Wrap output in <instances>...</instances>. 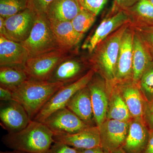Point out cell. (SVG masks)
I'll list each match as a JSON object with an SVG mask.
<instances>
[{
    "instance_id": "obj_19",
    "label": "cell",
    "mask_w": 153,
    "mask_h": 153,
    "mask_svg": "<svg viewBox=\"0 0 153 153\" xmlns=\"http://www.w3.org/2000/svg\"><path fill=\"white\" fill-rule=\"evenodd\" d=\"M149 137L142 118H134L129 123L127 136L122 146L127 153H143Z\"/></svg>"
},
{
    "instance_id": "obj_37",
    "label": "cell",
    "mask_w": 153,
    "mask_h": 153,
    "mask_svg": "<svg viewBox=\"0 0 153 153\" xmlns=\"http://www.w3.org/2000/svg\"><path fill=\"white\" fill-rule=\"evenodd\" d=\"M151 102H152V103L148 108L147 111V116L150 123L153 127V101Z\"/></svg>"
},
{
    "instance_id": "obj_26",
    "label": "cell",
    "mask_w": 153,
    "mask_h": 153,
    "mask_svg": "<svg viewBox=\"0 0 153 153\" xmlns=\"http://www.w3.org/2000/svg\"><path fill=\"white\" fill-rule=\"evenodd\" d=\"M97 16L81 8L78 14L72 21L71 24L77 33L84 35L94 24Z\"/></svg>"
},
{
    "instance_id": "obj_35",
    "label": "cell",
    "mask_w": 153,
    "mask_h": 153,
    "mask_svg": "<svg viewBox=\"0 0 153 153\" xmlns=\"http://www.w3.org/2000/svg\"><path fill=\"white\" fill-rule=\"evenodd\" d=\"M79 153H110L107 152L101 146L88 149H78Z\"/></svg>"
},
{
    "instance_id": "obj_20",
    "label": "cell",
    "mask_w": 153,
    "mask_h": 153,
    "mask_svg": "<svg viewBox=\"0 0 153 153\" xmlns=\"http://www.w3.org/2000/svg\"><path fill=\"white\" fill-rule=\"evenodd\" d=\"M81 120L90 126L94 120L90 91L88 86L77 91L66 106Z\"/></svg>"
},
{
    "instance_id": "obj_4",
    "label": "cell",
    "mask_w": 153,
    "mask_h": 153,
    "mask_svg": "<svg viewBox=\"0 0 153 153\" xmlns=\"http://www.w3.org/2000/svg\"><path fill=\"white\" fill-rule=\"evenodd\" d=\"M21 44L30 57L61 49L46 14L37 15L30 36Z\"/></svg>"
},
{
    "instance_id": "obj_30",
    "label": "cell",
    "mask_w": 153,
    "mask_h": 153,
    "mask_svg": "<svg viewBox=\"0 0 153 153\" xmlns=\"http://www.w3.org/2000/svg\"><path fill=\"white\" fill-rule=\"evenodd\" d=\"M80 7L97 16L107 0H78Z\"/></svg>"
},
{
    "instance_id": "obj_21",
    "label": "cell",
    "mask_w": 153,
    "mask_h": 153,
    "mask_svg": "<svg viewBox=\"0 0 153 153\" xmlns=\"http://www.w3.org/2000/svg\"><path fill=\"white\" fill-rule=\"evenodd\" d=\"M50 22L61 49L73 51L84 37V35L77 33L74 30L71 21Z\"/></svg>"
},
{
    "instance_id": "obj_22",
    "label": "cell",
    "mask_w": 153,
    "mask_h": 153,
    "mask_svg": "<svg viewBox=\"0 0 153 153\" xmlns=\"http://www.w3.org/2000/svg\"><path fill=\"white\" fill-rule=\"evenodd\" d=\"M80 10L78 0H53L46 15L50 22L71 21Z\"/></svg>"
},
{
    "instance_id": "obj_13",
    "label": "cell",
    "mask_w": 153,
    "mask_h": 153,
    "mask_svg": "<svg viewBox=\"0 0 153 153\" xmlns=\"http://www.w3.org/2000/svg\"><path fill=\"white\" fill-rule=\"evenodd\" d=\"M55 142L63 143L79 150L101 146L98 126H90L75 133L54 135Z\"/></svg>"
},
{
    "instance_id": "obj_29",
    "label": "cell",
    "mask_w": 153,
    "mask_h": 153,
    "mask_svg": "<svg viewBox=\"0 0 153 153\" xmlns=\"http://www.w3.org/2000/svg\"><path fill=\"white\" fill-rule=\"evenodd\" d=\"M131 26L140 35L147 46L149 48H153V25H131Z\"/></svg>"
},
{
    "instance_id": "obj_10",
    "label": "cell",
    "mask_w": 153,
    "mask_h": 153,
    "mask_svg": "<svg viewBox=\"0 0 153 153\" xmlns=\"http://www.w3.org/2000/svg\"><path fill=\"white\" fill-rule=\"evenodd\" d=\"M128 23H130L129 18L125 10L119 11L111 16H106L93 34L85 40L82 45V49L87 50L90 54L101 41Z\"/></svg>"
},
{
    "instance_id": "obj_31",
    "label": "cell",
    "mask_w": 153,
    "mask_h": 153,
    "mask_svg": "<svg viewBox=\"0 0 153 153\" xmlns=\"http://www.w3.org/2000/svg\"><path fill=\"white\" fill-rule=\"evenodd\" d=\"M53 0H28V8L37 15L46 14Z\"/></svg>"
},
{
    "instance_id": "obj_34",
    "label": "cell",
    "mask_w": 153,
    "mask_h": 153,
    "mask_svg": "<svg viewBox=\"0 0 153 153\" xmlns=\"http://www.w3.org/2000/svg\"><path fill=\"white\" fill-rule=\"evenodd\" d=\"M0 100L2 101L13 100V91L5 88L0 86Z\"/></svg>"
},
{
    "instance_id": "obj_15",
    "label": "cell",
    "mask_w": 153,
    "mask_h": 153,
    "mask_svg": "<svg viewBox=\"0 0 153 153\" xmlns=\"http://www.w3.org/2000/svg\"><path fill=\"white\" fill-rule=\"evenodd\" d=\"M87 63L84 59L76 58L72 55L57 66L48 81L64 85L75 82L85 75L82 73Z\"/></svg>"
},
{
    "instance_id": "obj_40",
    "label": "cell",
    "mask_w": 153,
    "mask_h": 153,
    "mask_svg": "<svg viewBox=\"0 0 153 153\" xmlns=\"http://www.w3.org/2000/svg\"><path fill=\"white\" fill-rule=\"evenodd\" d=\"M149 49L150 52V53L151 54V55H152V57L153 58V48H149Z\"/></svg>"
},
{
    "instance_id": "obj_8",
    "label": "cell",
    "mask_w": 153,
    "mask_h": 153,
    "mask_svg": "<svg viewBox=\"0 0 153 153\" xmlns=\"http://www.w3.org/2000/svg\"><path fill=\"white\" fill-rule=\"evenodd\" d=\"M42 123L47 126L54 135L75 133L90 126L66 107L52 113Z\"/></svg>"
},
{
    "instance_id": "obj_11",
    "label": "cell",
    "mask_w": 153,
    "mask_h": 153,
    "mask_svg": "<svg viewBox=\"0 0 153 153\" xmlns=\"http://www.w3.org/2000/svg\"><path fill=\"white\" fill-rule=\"evenodd\" d=\"M128 123L106 119L99 126L102 147L109 153L122 147L128 133Z\"/></svg>"
},
{
    "instance_id": "obj_9",
    "label": "cell",
    "mask_w": 153,
    "mask_h": 153,
    "mask_svg": "<svg viewBox=\"0 0 153 153\" xmlns=\"http://www.w3.org/2000/svg\"><path fill=\"white\" fill-rule=\"evenodd\" d=\"M135 31L130 25L126 29L121 41L115 77L113 83L132 80L133 40Z\"/></svg>"
},
{
    "instance_id": "obj_27",
    "label": "cell",
    "mask_w": 153,
    "mask_h": 153,
    "mask_svg": "<svg viewBox=\"0 0 153 153\" xmlns=\"http://www.w3.org/2000/svg\"><path fill=\"white\" fill-rule=\"evenodd\" d=\"M28 0H0V16H11L27 8Z\"/></svg>"
},
{
    "instance_id": "obj_14",
    "label": "cell",
    "mask_w": 153,
    "mask_h": 153,
    "mask_svg": "<svg viewBox=\"0 0 153 153\" xmlns=\"http://www.w3.org/2000/svg\"><path fill=\"white\" fill-rule=\"evenodd\" d=\"M94 75L87 86L90 91L94 120L96 126L99 127L106 119L108 100L106 82Z\"/></svg>"
},
{
    "instance_id": "obj_24",
    "label": "cell",
    "mask_w": 153,
    "mask_h": 153,
    "mask_svg": "<svg viewBox=\"0 0 153 153\" xmlns=\"http://www.w3.org/2000/svg\"><path fill=\"white\" fill-rule=\"evenodd\" d=\"M28 79L29 77L24 67H0V86L13 91Z\"/></svg>"
},
{
    "instance_id": "obj_7",
    "label": "cell",
    "mask_w": 153,
    "mask_h": 153,
    "mask_svg": "<svg viewBox=\"0 0 153 153\" xmlns=\"http://www.w3.org/2000/svg\"><path fill=\"white\" fill-rule=\"evenodd\" d=\"M37 14L30 9H26L5 19L2 35L11 41L21 43L30 36Z\"/></svg>"
},
{
    "instance_id": "obj_5",
    "label": "cell",
    "mask_w": 153,
    "mask_h": 153,
    "mask_svg": "<svg viewBox=\"0 0 153 153\" xmlns=\"http://www.w3.org/2000/svg\"><path fill=\"white\" fill-rule=\"evenodd\" d=\"M73 54L72 51L56 49L30 57L24 68L29 79L48 81L57 66Z\"/></svg>"
},
{
    "instance_id": "obj_3",
    "label": "cell",
    "mask_w": 153,
    "mask_h": 153,
    "mask_svg": "<svg viewBox=\"0 0 153 153\" xmlns=\"http://www.w3.org/2000/svg\"><path fill=\"white\" fill-rule=\"evenodd\" d=\"M64 85L61 82L28 79L13 91V99L24 107L33 120L52 96Z\"/></svg>"
},
{
    "instance_id": "obj_18",
    "label": "cell",
    "mask_w": 153,
    "mask_h": 153,
    "mask_svg": "<svg viewBox=\"0 0 153 153\" xmlns=\"http://www.w3.org/2000/svg\"><path fill=\"white\" fill-rule=\"evenodd\" d=\"M133 40L132 81L138 84L146 69L153 62L149 47L135 31Z\"/></svg>"
},
{
    "instance_id": "obj_17",
    "label": "cell",
    "mask_w": 153,
    "mask_h": 153,
    "mask_svg": "<svg viewBox=\"0 0 153 153\" xmlns=\"http://www.w3.org/2000/svg\"><path fill=\"white\" fill-rule=\"evenodd\" d=\"M114 83L120 91L131 117L142 118L145 113L144 104L138 85L132 79Z\"/></svg>"
},
{
    "instance_id": "obj_41",
    "label": "cell",
    "mask_w": 153,
    "mask_h": 153,
    "mask_svg": "<svg viewBox=\"0 0 153 153\" xmlns=\"http://www.w3.org/2000/svg\"><path fill=\"white\" fill-rule=\"evenodd\" d=\"M153 5V0H148Z\"/></svg>"
},
{
    "instance_id": "obj_32",
    "label": "cell",
    "mask_w": 153,
    "mask_h": 153,
    "mask_svg": "<svg viewBox=\"0 0 153 153\" xmlns=\"http://www.w3.org/2000/svg\"><path fill=\"white\" fill-rule=\"evenodd\" d=\"M140 0H113L111 9L107 16H111L121 10H125L135 4Z\"/></svg>"
},
{
    "instance_id": "obj_33",
    "label": "cell",
    "mask_w": 153,
    "mask_h": 153,
    "mask_svg": "<svg viewBox=\"0 0 153 153\" xmlns=\"http://www.w3.org/2000/svg\"><path fill=\"white\" fill-rule=\"evenodd\" d=\"M47 153H79L78 149L58 142H54Z\"/></svg>"
},
{
    "instance_id": "obj_39",
    "label": "cell",
    "mask_w": 153,
    "mask_h": 153,
    "mask_svg": "<svg viewBox=\"0 0 153 153\" xmlns=\"http://www.w3.org/2000/svg\"><path fill=\"white\" fill-rule=\"evenodd\" d=\"M0 153H27L21 151L13 150L12 151H5V152H1Z\"/></svg>"
},
{
    "instance_id": "obj_16",
    "label": "cell",
    "mask_w": 153,
    "mask_h": 153,
    "mask_svg": "<svg viewBox=\"0 0 153 153\" xmlns=\"http://www.w3.org/2000/svg\"><path fill=\"white\" fill-rule=\"evenodd\" d=\"M29 58L27 51L21 43L11 41L0 35V67H24Z\"/></svg>"
},
{
    "instance_id": "obj_38",
    "label": "cell",
    "mask_w": 153,
    "mask_h": 153,
    "mask_svg": "<svg viewBox=\"0 0 153 153\" xmlns=\"http://www.w3.org/2000/svg\"><path fill=\"white\" fill-rule=\"evenodd\" d=\"M110 153H127L122 148H120L119 149H118L115 150L113 151Z\"/></svg>"
},
{
    "instance_id": "obj_23",
    "label": "cell",
    "mask_w": 153,
    "mask_h": 153,
    "mask_svg": "<svg viewBox=\"0 0 153 153\" xmlns=\"http://www.w3.org/2000/svg\"><path fill=\"white\" fill-rule=\"evenodd\" d=\"M125 11L131 25H153V5L148 0H140Z\"/></svg>"
},
{
    "instance_id": "obj_6",
    "label": "cell",
    "mask_w": 153,
    "mask_h": 153,
    "mask_svg": "<svg viewBox=\"0 0 153 153\" xmlns=\"http://www.w3.org/2000/svg\"><path fill=\"white\" fill-rule=\"evenodd\" d=\"M95 72L91 69L87 73L75 82L63 85L57 91L33 120L43 123L48 116L57 110L66 107L71 97L77 91L86 87L90 82Z\"/></svg>"
},
{
    "instance_id": "obj_12",
    "label": "cell",
    "mask_w": 153,
    "mask_h": 153,
    "mask_svg": "<svg viewBox=\"0 0 153 153\" xmlns=\"http://www.w3.org/2000/svg\"><path fill=\"white\" fill-rule=\"evenodd\" d=\"M4 102L0 109L2 126L8 133L16 132L26 127L32 120L24 107L14 100Z\"/></svg>"
},
{
    "instance_id": "obj_2",
    "label": "cell",
    "mask_w": 153,
    "mask_h": 153,
    "mask_svg": "<svg viewBox=\"0 0 153 153\" xmlns=\"http://www.w3.org/2000/svg\"><path fill=\"white\" fill-rule=\"evenodd\" d=\"M130 25V23L123 25L101 41L88 58L91 69L99 72L108 83L114 81L121 41Z\"/></svg>"
},
{
    "instance_id": "obj_25",
    "label": "cell",
    "mask_w": 153,
    "mask_h": 153,
    "mask_svg": "<svg viewBox=\"0 0 153 153\" xmlns=\"http://www.w3.org/2000/svg\"><path fill=\"white\" fill-rule=\"evenodd\" d=\"M119 90H115L108 103L107 118L129 122L131 117Z\"/></svg>"
},
{
    "instance_id": "obj_1",
    "label": "cell",
    "mask_w": 153,
    "mask_h": 153,
    "mask_svg": "<svg viewBox=\"0 0 153 153\" xmlns=\"http://www.w3.org/2000/svg\"><path fill=\"white\" fill-rule=\"evenodd\" d=\"M7 147L27 153H47L54 143V134L42 123L32 120L20 131L8 133L2 138Z\"/></svg>"
},
{
    "instance_id": "obj_28",
    "label": "cell",
    "mask_w": 153,
    "mask_h": 153,
    "mask_svg": "<svg viewBox=\"0 0 153 153\" xmlns=\"http://www.w3.org/2000/svg\"><path fill=\"white\" fill-rule=\"evenodd\" d=\"M138 85L147 100L153 101V62L144 72Z\"/></svg>"
},
{
    "instance_id": "obj_36",
    "label": "cell",
    "mask_w": 153,
    "mask_h": 153,
    "mask_svg": "<svg viewBox=\"0 0 153 153\" xmlns=\"http://www.w3.org/2000/svg\"><path fill=\"white\" fill-rule=\"evenodd\" d=\"M143 153H153V133L149 137L146 146Z\"/></svg>"
}]
</instances>
